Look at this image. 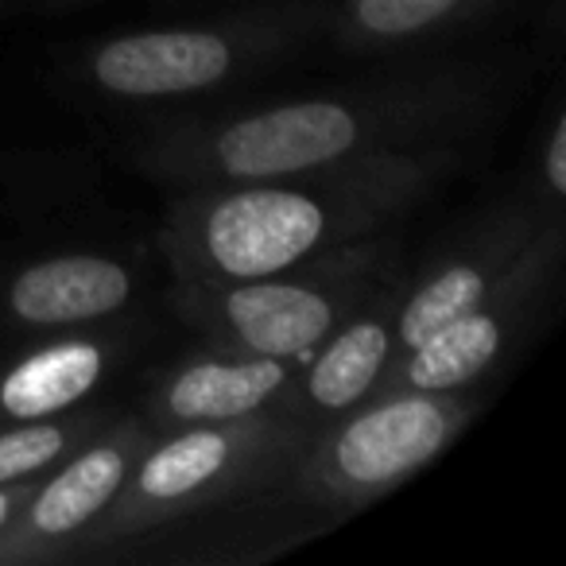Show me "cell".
<instances>
[{
    "instance_id": "6da1fadb",
    "label": "cell",
    "mask_w": 566,
    "mask_h": 566,
    "mask_svg": "<svg viewBox=\"0 0 566 566\" xmlns=\"http://www.w3.org/2000/svg\"><path fill=\"white\" fill-rule=\"evenodd\" d=\"M532 78V51L450 48L380 59L354 82L264 102L133 117L117 159L159 190L252 182L439 144H493Z\"/></svg>"
},
{
    "instance_id": "7a4b0ae2",
    "label": "cell",
    "mask_w": 566,
    "mask_h": 566,
    "mask_svg": "<svg viewBox=\"0 0 566 566\" xmlns=\"http://www.w3.org/2000/svg\"><path fill=\"white\" fill-rule=\"evenodd\" d=\"M493 144H439L252 182L164 190L156 233L167 280H252L396 233Z\"/></svg>"
},
{
    "instance_id": "3957f363",
    "label": "cell",
    "mask_w": 566,
    "mask_h": 566,
    "mask_svg": "<svg viewBox=\"0 0 566 566\" xmlns=\"http://www.w3.org/2000/svg\"><path fill=\"white\" fill-rule=\"evenodd\" d=\"M326 0H233L198 20L94 35L51 51V78L97 113L190 109L233 97L323 43Z\"/></svg>"
},
{
    "instance_id": "277c9868",
    "label": "cell",
    "mask_w": 566,
    "mask_h": 566,
    "mask_svg": "<svg viewBox=\"0 0 566 566\" xmlns=\"http://www.w3.org/2000/svg\"><path fill=\"white\" fill-rule=\"evenodd\" d=\"M403 268L400 237L380 233L252 280H167L164 300L202 342L303 361Z\"/></svg>"
},
{
    "instance_id": "5b68a950",
    "label": "cell",
    "mask_w": 566,
    "mask_h": 566,
    "mask_svg": "<svg viewBox=\"0 0 566 566\" xmlns=\"http://www.w3.org/2000/svg\"><path fill=\"white\" fill-rule=\"evenodd\" d=\"M307 439L311 427L280 411L156 434L133 465L117 501L82 535L74 558L97 555L102 547L128 543L221 504L272 493Z\"/></svg>"
},
{
    "instance_id": "8992f818",
    "label": "cell",
    "mask_w": 566,
    "mask_h": 566,
    "mask_svg": "<svg viewBox=\"0 0 566 566\" xmlns=\"http://www.w3.org/2000/svg\"><path fill=\"white\" fill-rule=\"evenodd\" d=\"M481 408L485 400L478 388L373 392L357 408L315 427L275 489L315 512H361L447 454Z\"/></svg>"
},
{
    "instance_id": "52a82bcc",
    "label": "cell",
    "mask_w": 566,
    "mask_h": 566,
    "mask_svg": "<svg viewBox=\"0 0 566 566\" xmlns=\"http://www.w3.org/2000/svg\"><path fill=\"white\" fill-rule=\"evenodd\" d=\"M566 260V218L555 221L535 241L524 264L478 307L442 323L431 338L396 354L380 377L377 392L419 388V392H462L489 380L512 354L527 346L551 315V300L563 280Z\"/></svg>"
},
{
    "instance_id": "ba28073f",
    "label": "cell",
    "mask_w": 566,
    "mask_h": 566,
    "mask_svg": "<svg viewBox=\"0 0 566 566\" xmlns=\"http://www.w3.org/2000/svg\"><path fill=\"white\" fill-rule=\"evenodd\" d=\"M566 210L551 206L535 187H512L504 198L481 206L465 226L442 237V244L423 264L403 272L400 307H396V354H408L431 338L442 323L501 287L543 233Z\"/></svg>"
},
{
    "instance_id": "9c48e42d",
    "label": "cell",
    "mask_w": 566,
    "mask_h": 566,
    "mask_svg": "<svg viewBox=\"0 0 566 566\" xmlns=\"http://www.w3.org/2000/svg\"><path fill=\"white\" fill-rule=\"evenodd\" d=\"M148 287V256L133 249L66 244L0 260V338L125 323L140 311Z\"/></svg>"
},
{
    "instance_id": "30bf717a",
    "label": "cell",
    "mask_w": 566,
    "mask_h": 566,
    "mask_svg": "<svg viewBox=\"0 0 566 566\" xmlns=\"http://www.w3.org/2000/svg\"><path fill=\"white\" fill-rule=\"evenodd\" d=\"M151 439L156 431L136 411H117L102 431L78 442L48 473H40L24 509L0 532V566L74 558L82 535L117 501Z\"/></svg>"
},
{
    "instance_id": "8fae6325",
    "label": "cell",
    "mask_w": 566,
    "mask_h": 566,
    "mask_svg": "<svg viewBox=\"0 0 566 566\" xmlns=\"http://www.w3.org/2000/svg\"><path fill=\"white\" fill-rule=\"evenodd\" d=\"M300 365V357H264L198 342L195 349L151 373L136 400V416L164 434L195 423H226L275 411Z\"/></svg>"
},
{
    "instance_id": "7c38bea8",
    "label": "cell",
    "mask_w": 566,
    "mask_h": 566,
    "mask_svg": "<svg viewBox=\"0 0 566 566\" xmlns=\"http://www.w3.org/2000/svg\"><path fill=\"white\" fill-rule=\"evenodd\" d=\"M136 346L133 318L20 338V346L0 354V427L40 423L90 403Z\"/></svg>"
},
{
    "instance_id": "4fadbf2b",
    "label": "cell",
    "mask_w": 566,
    "mask_h": 566,
    "mask_svg": "<svg viewBox=\"0 0 566 566\" xmlns=\"http://www.w3.org/2000/svg\"><path fill=\"white\" fill-rule=\"evenodd\" d=\"M403 272L373 292L346 323L326 334L323 346L303 357L292 388L275 403L280 416L315 431L377 392L380 377L396 357V307H400Z\"/></svg>"
},
{
    "instance_id": "5bb4252c",
    "label": "cell",
    "mask_w": 566,
    "mask_h": 566,
    "mask_svg": "<svg viewBox=\"0 0 566 566\" xmlns=\"http://www.w3.org/2000/svg\"><path fill=\"white\" fill-rule=\"evenodd\" d=\"M520 4L524 0H326L323 43L365 63L450 51Z\"/></svg>"
},
{
    "instance_id": "9a60e30c",
    "label": "cell",
    "mask_w": 566,
    "mask_h": 566,
    "mask_svg": "<svg viewBox=\"0 0 566 566\" xmlns=\"http://www.w3.org/2000/svg\"><path fill=\"white\" fill-rule=\"evenodd\" d=\"M117 411V403H82V408L40 419V423L0 427V485L48 473L78 442H86L90 434L102 431Z\"/></svg>"
},
{
    "instance_id": "2e32d148",
    "label": "cell",
    "mask_w": 566,
    "mask_h": 566,
    "mask_svg": "<svg viewBox=\"0 0 566 566\" xmlns=\"http://www.w3.org/2000/svg\"><path fill=\"white\" fill-rule=\"evenodd\" d=\"M532 187L547 198L551 206L566 210V109L558 90L551 94L547 120H543L539 144H535V179Z\"/></svg>"
},
{
    "instance_id": "e0dca14e",
    "label": "cell",
    "mask_w": 566,
    "mask_h": 566,
    "mask_svg": "<svg viewBox=\"0 0 566 566\" xmlns=\"http://www.w3.org/2000/svg\"><path fill=\"white\" fill-rule=\"evenodd\" d=\"M35 489V478H28V481H12V485H0V532L17 520V512L24 509V501H28V493Z\"/></svg>"
},
{
    "instance_id": "ac0fdd59",
    "label": "cell",
    "mask_w": 566,
    "mask_h": 566,
    "mask_svg": "<svg viewBox=\"0 0 566 566\" xmlns=\"http://www.w3.org/2000/svg\"><path fill=\"white\" fill-rule=\"evenodd\" d=\"M94 4V0H17V12H40V17H66Z\"/></svg>"
},
{
    "instance_id": "d6986e66",
    "label": "cell",
    "mask_w": 566,
    "mask_h": 566,
    "mask_svg": "<svg viewBox=\"0 0 566 566\" xmlns=\"http://www.w3.org/2000/svg\"><path fill=\"white\" fill-rule=\"evenodd\" d=\"M171 4H233V0H171Z\"/></svg>"
},
{
    "instance_id": "ffe728a7",
    "label": "cell",
    "mask_w": 566,
    "mask_h": 566,
    "mask_svg": "<svg viewBox=\"0 0 566 566\" xmlns=\"http://www.w3.org/2000/svg\"><path fill=\"white\" fill-rule=\"evenodd\" d=\"M9 12H17V0H0V17H9Z\"/></svg>"
}]
</instances>
